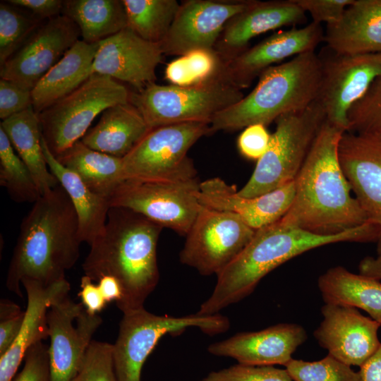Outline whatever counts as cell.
Masks as SVG:
<instances>
[{
    "label": "cell",
    "mask_w": 381,
    "mask_h": 381,
    "mask_svg": "<svg viewBox=\"0 0 381 381\" xmlns=\"http://www.w3.org/2000/svg\"><path fill=\"white\" fill-rule=\"evenodd\" d=\"M378 236V228L370 222L334 235L313 234L281 220L260 228L241 253L217 275L211 295L197 313L218 314L241 301L269 272L306 251L339 242L377 241Z\"/></svg>",
    "instance_id": "cell-4"
},
{
    "label": "cell",
    "mask_w": 381,
    "mask_h": 381,
    "mask_svg": "<svg viewBox=\"0 0 381 381\" xmlns=\"http://www.w3.org/2000/svg\"><path fill=\"white\" fill-rule=\"evenodd\" d=\"M285 369L294 381H359L358 372L329 353L315 361L292 358Z\"/></svg>",
    "instance_id": "cell-36"
},
{
    "label": "cell",
    "mask_w": 381,
    "mask_h": 381,
    "mask_svg": "<svg viewBox=\"0 0 381 381\" xmlns=\"http://www.w3.org/2000/svg\"><path fill=\"white\" fill-rule=\"evenodd\" d=\"M349 132L371 135L381 140V77L348 112Z\"/></svg>",
    "instance_id": "cell-38"
},
{
    "label": "cell",
    "mask_w": 381,
    "mask_h": 381,
    "mask_svg": "<svg viewBox=\"0 0 381 381\" xmlns=\"http://www.w3.org/2000/svg\"><path fill=\"white\" fill-rule=\"evenodd\" d=\"M198 179L164 182L125 180L109 199L111 207L131 210L186 236L202 207Z\"/></svg>",
    "instance_id": "cell-11"
},
{
    "label": "cell",
    "mask_w": 381,
    "mask_h": 381,
    "mask_svg": "<svg viewBox=\"0 0 381 381\" xmlns=\"http://www.w3.org/2000/svg\"><path fill=\"white\" fill-rule=\"evenodd\" d=\"M223 64L214 49H195L169 63L164 76L174 85H199L219 78Z\"/></svg>",
    "instance_id": "cell-34"
},
{
    "label": "cell",
    "mask_w": 381,
    "mask_h": 381,
    "mask_svg": "<svg viewBox=\"0 0 381 381\" xmlns=\"http://www.w3.org/2000/svg\"><path fill=\"white\" fill-rule=\"evenodd\" d=\"M338 153L344 174L368 222L379 229L377 252L381 256V140L345 131Z\"/></svg>",
    "instance_id": "cell-19"
},
{
    "label": "cell",
    "mask_w": 381,
    "mask_h": 381,
    "mask_svg": "<svg viewBox=\"0 0 381 381\" xmlns=\"http://www.w3.org/2000/svg\"><path fill=\"white\" fill-rule=\"evenodd\" d=\"M318 55L321 78L315 101L329 122L347 131L349 109L381 77V54H340L327 46Z\"/></svg>",
    "instance_id": "cell-13"
},
{
    "label": "cell",
    "mask_w": 381,
    "mask_h": 381,
    "mask_svg": "<svg viewBox=\"0 0 381 381\" xmlns=\"http://www.w3.org/2000/svg\"><path fill=\"white\" fill-rule=\"evenodd\" d=\"M253 0H187L159 43L163 54L182 56L195 49H214L226 24Z\"/></svg>",
    "instance_id": "cell-15"
},
{
    "label": "cell",
    "mask_w": 381,
    "mask_h": 381,
    "mask_svg": "<svg viewBox=\"0 0 381 381\" xmlns=\"http://www.w3.org/2000/svg\"><path fill=\"white\" fill-rule=\"evenodd\" d=\"M188 327H198L207 334L215 335L227 331L230 321L219 313L174 317L155 315L145 308L124 313L113 344L117 381H140L144 363L159 341L167 334H179Z\"/></svg>",
    "instance_id": "cell-8"
},
{
    "label": "cell",
    "mask_w": 381,
    "mask_h": 381,
    "mask_svg": "<svg viewBox=\"0 0 381 381\" xmlns=\"http://www.w3.org/2000/svg\"><path fill=\"white\" fill-rule=\"evenodd\" d=\"M131 92L107 75H91L74 91L38 114L42 136L56 157L89 130L93 120L109 107L129 102Z\"/></svg>",
    "instance_id": "cell-9"
},
{
    "label": "cell",
    "mask_w": 381,
    "mask_h": 381,
    "mask_svg": "<svg viewBox=\"0 0 381 381\" xmlns=\"http://www.w3.org/2000/svg\"><path fill=\"white\" fill-rule=\"evenodd\" d=\"M42 147L50 171L66 190L75 210L80 240L90 246L104 228L111 207L109 199L90 190L75 173L64 167L50 152L42 136Z\"/></svg>",
    "instance_id": "cell-28"
},
{
    "label": "cell",
    "mask_w": 381,
    "mask_h": 381,
    "mask_svg": "<svg viewBox=\"0 0 381 381\" xmlns=\"http://www.w3.org/2000/svg\"><path fill=\"white\" fill-rule=\"evenodd\" d=\"M98 44L78 40L39 80L32 90L36 113L74 91L92 75Z\"/></svg>",
    "instance_id": "cell-27"
},
{
    "label": "cell",
    "mask_w": 381,
    "mask_h": 381,
    "mask_svg": "<svg viewBox=\"0 0 381 381\" xmlns=\"http://www.w3.org/2000/svg\"><path fill=\"white\" fill-rule=\"evenodd\" d=\"M306 13H309L313 22L327 25L339 22L345 9L354 0H294Z\"/></svg>",
    "instance_id": "cell-44"
},
{
    "label": "cell",
    "mask_w": 381,
    "mask_h": 381,
    "mask_svg": "<svg viewBox=\"0 0 381 381\" xmlns=\"http://www.w3.org/2000/svg\"><path fill=\"white\" fill-rule=\"evenodd\" d=\"M162 55L159 43L143 39L127 27L99 42L91 73L128 83L139 92L155 83Z\"/></svg>",
    "instance_id": "cell-18"
},
{
    "label": "cell",
    "mask_w": 381,
    "mask_h": 381,
    "mask_svg": "<svg viewBox=\"0 0 381 381\" xmlns=\"http://www.w3.org/2000/svg\"><path fill=\"white\" fill-rule=\"evenodd\" d=\"M25 317V311L10 300L0 302V356L11 347L18 336Z\"/></svg>",
    "instance_id": "cell-43"
},
{
    "label": "cell",
    "mask_w": 381,
    "mask_h": 381,
    "mask_svg": "<svg viewBox=\"0 0 381 381\" xmlns=\"http://www.w3.org/2000/svg\"><path fill=\"white\" fill-rule=\"evenodd\" d=\"M0 127L31 172L41 195L59 185L46 162L40 119L32 106L3 120Z\"/></svg>",
    "instance_id": "cell-30"
},
{
    "label": "cell",
    "mask_w": 381,
    "mask_h": 381,
    "mask_svg": "<svg viewBox=\"0 0 381 381\" xmlns=\"http://www.w3.org/2000/svg\"><path fill=\"white\" fill-rule=\"evenodd\" d=\"M81 303L85 310L90 315H96L101 312L107 305L98 284L86 275L81 277L80 291L78 293Z\"/></svg>",
    "instance_id": "cell-46"
},
{
    "label": "cell",
    "mask_w": 381,
    "mask_h": 381,
    "mask_svg": "<svg viewBox=\"0 0 381 381\" xmlns=\"http://www.w3.org/2000/svg\"><path fill=\"white\" fill-rule=\"evenodd\" d=\"M128 27L143 39L160 43L166 37L180 3L176 0H122Z\"/></svg>",
    "instance_id": "cell-33"
},
{
    "label": "cell",
    "mask_w": 381,
    "mask_h": 381,
    "mask_svg": "<svg viewBox=\"0 0 381 381\" xmlns=\"http://www.w3.org/2000/svg\"><path fill=\"white\" fill-rule=\"evenodd\" d=\"M37 20L10 4H0V65L4 64L36 29Z\"/></svg>",
    "instance_id": "cell-37"
},
{
    "label": "cell",
    "mask_w": 381,
    "mask_h": 381,
    "mask_svg": "<svg viewBox=\"0 0 381 381\" xmlns=\"http://www.w3.org/2000/svg\"><path fill=\"white\" fill-rule=\"evenodd\" d=\"M113 348L111 344L92 340L71 381H117Z\"/></svg>",
    "instance_id": "cell-39"
},
{
    "label": "cell",
    "mask_w": 381,
    "mask_h": 381,
    "mask_svg": "<svg viewBox=\"0 0 381 381\" xmlns=\"http://www.w3.org/2000/svg\"><path fill=\"white\" fill-rule=\"evenodd\" d=\"M7 2L30 10L39 18L48 20L61 15L64 7V1L61 0H9Z\"/></svg>",
    "instance_id": "cell-47"
},
{
    "label": "cell",
    "mask_w": 381,
    "mask_h": 381,
    "mask_svg": "<svg viewBox=\"0 0 381 381\" xmlns=\"http://www.w3.org/2000/svg\"><path fill=\"white\" fill-rule=\"evenodd\" d=\"M78 27L61 14L37 28L1 66V78L32 90L78 41Z\"/></svg>",
    "instance_id": "cell-16"
},
{
    "label": "cell",
    "mask_w": 381,
    "mask_h": 381,
    "mask_svg": "<svg viewBox=\"0 0 381 381\" xmlns=\"http://www.w3.org/2000/svg\"><path fill=\"white\" fill-rule=\"evenodd\" d=\"M313 334L320 346L340 361L360 367L379 347L381 324L357 308L325 303Z\"/></svg>",
    "instance_id": "cell-20"
},
{
    "label": "cell",
    "mask_w": 381,
    "mask_h": 381,
    "mask_svg": "<svg viewBox=\"0 0 381 381\" xmlns=\"http://www.w3.org/2000/svg\"><path fill=\"white\" fill-rule=\"evenodd\" d=\"M62 14L78 27L84 42L96 44L128 27L122 0L64 1Z\"/></svg>",
    "instance_id": "cell-32"
},
{
    "label": "cell",
    "mask_w": 381,
    "mask_h": 381,
    "mask_svg": "<svg viewBox=\"0 0 381 381\" xmlns=\"http://www.w3.org/2000/svg\"><path fill=\"white\" fill-rule=\"evenodd\" d=\"M360 274L375 278L381 281V256H368L359 263Z\"/></svg>",
    "instance_id": "cell-50"
},
{
    "label": "cell",
    "mask_w": 381,
    "mask_h": 381,
    "mask_svg": "<svg viewBox=\"0 0 381 381\" xmlns=\"http://www.w3.org/2000/svg\"><path fill=\"white\" fill-rule=\"evenodd\" d=\"M27 295V307L23 322L16 341L0 356V381H12L28 349L49 337L47 314L57 300L68 295L69 282L62 281L45 286L33 280L21 282Z\"/></svg>",
    "instance_id": "cell-24"
},
{
    "label": "cell",
    "mask_w": 381,
    "mask_h": 381,
    "mask_svg": "<svg viewBox=\"0 0 381 381\" xmlns=\"http://www.w3.org/2000/svg\"><path fill=\"white\" fill-rule=\"evenodd\" d=\"M323 41L340 54H381V0H354L339 22L327 25Z\"/></svg>",
    "instance_id": "cell-25"
},
{
    "label": "cell",
    "mask_w": 381,
    "mask_h": 381,
    "mask_svg": "<svg viewBox=\"0 0 381 381\" xmlns=\"http://www.w3.org/2000/svg\"><path fill=\"white\" fill-rule=\"evenodd\" d=\"M307 339L306 329L294 323H279L256 332H239L209 345L217 356L230 357L250 365L285 366L297 348Z\"/></svg>",
    "instance_id": "cell-21"
},
{
    "label": "cell",
    "mask_w": 381,
    "mask_h": 381,
    "mask_svg": "<svg viewBox=\"0 0 381 381\" xmlns=\"http://www.w3.org/2000/svg\"><path fill=\"white\" fill-rule=\"evenodd\" d=\"M318 285L325 303L361 309L381 324V281L337 266L321 274Z\"/></svg>",
    "instance_id": "cell-29"
},
{
    "label": "cell",
    "mask_w": 381,
    "mask_h": 381,
    "mask_svg": "<svg viewBox=\"0 0 381 381\" xmlns=\"http://www.w3.org/2000/svg\"><path fill=\"white\" fill-rule=\"evenodd\" d=\"M271 134L265 125L255 123L244 128L237 140L241 155L249 159L258 160L267 151Z\"/></svg>",
    "instance_id": "cell-45"
},
{
    "label": "cell",
    "mask_w": 381,
    "mask_h": 381,
    "mask_svg": "<svg viewBox=\"0 0 381 381\" xmlns=\"http://www.w3.org/2000/svg\"><path fill=\"white\" fill-rule=\"evenodd\" d=\"M325 120L317 101L304 109L279 116L267 151L238 194L253 198L294 181Z\"/></svg>",
    "instance_id": "cell-6"
},
{
    "label": "cell",
    "mask_w": 381,
    "mask_h": 381,
    "mask_svg": "<svg viewBox=\"0 0 381 381\" xmlns=\"http://www.w3.org/2000/svg\"><path fill=\"white\" fill-rule=\"evenodd\" d=\"M359 368V381H381V344Z\"/></svg>",
    "instance_id": "cell-48"
},
{
    "label": "cell",
    "mask_w": 381,
    "mask_h": 381,
    "mask_svg": "<svg viewBox=\"0 0 381 381\" xmlns=\"http://www.w3.org/2000/svg\"><path fill=\"white\" fill-rule=\"evenodd\" d=\"M200 381H294L286 369L238 363L212 371Z\"/></svg>",
    "instance_id": "cell-40"
},
{
    "label": "cell",
    "mask_w": 381,
    "mask_h": 381,
    "mask_svg": "<svg viewBox=\"0 0 381 381\" xmlns=\"http://www.w3.org/2000/svg\"><path fill=\"white\" fill-rule=\"evenodd\" d=\"M47 322L51 381H71L102 319L98 314H89L81 303L67 295L50 306Z\"/></svg>",
    "instance_id": "cell-14"
},
{
    "label": "cell",
    "mask_w": 381,
    "mask_h": 381,
    "mask_svg": "<svg viewBox=\"0 0 381 381\" xmlns=\"http://www.w3.org/2000/svg\"><path fill=\"white\" fill-rule=\"evenodd\" d=\"M211 133L210 123L188 122L156 128L122 158L125 180L172 182L196 178L187 154L201 137Z\"/></svg>",
    "instance_id": "cell-10"
},
{
    "label": "cell",
    "mask_w": 381,
    "mask_h": 381,
    "mask_svg": "<svg viewBox=\"0 0 381 381\" xmlns=\"http://www.w3.org/2000/svg\"><path fill=\"white\" fill-rule=\"evenodd\" d=\"M98 286L105 299L108 303L120 301L123 296V291L119 282L114 277L104 276L98 280Z\"/></svg>",
    "instance_id": "cell-49"
},
{
    "label": "cell",
    "mask_w": 381,
    "mask_h": 381,
    "mask_svg": "<svg viewBox=\"0 0 381 381\" xmlns=\"http://www.w3.org/2000/svg\"><path fill=\"white\" fill-rule=\"evenodd\" d=\"M32 106V90L17 83L0 80V118L5 120Z\"/></svg>",
    "instance_id": "cell-42"
},
{
    "label": "cell",
    "mask_w": 381,
    "mask_h": 381,
    "mask_svg": "<svg viewBox=\"0 0 381 381\" xmlns=\"http://www.w3.org/2000/svg\"><path fill=\"white\" fill-rule=\"evenodd\" d=\"M306 13L294 0H253L247 9L226 24L214 50L226 62L246 50L250 40L260 34L306 23Z\"/></svg>",
    "instance_id": "cell-23"
},
{
    "label": "cell",
    "mask_w": 381,
    "mask_h": 381,
    "mask_svg": "<svg viewBox=\"0 0 381 381\" xmlns=\"http://www.w3.org/2000/svg\"><path fill=\"white\" fill-rule=\"evenodd\" d=\"M320 78V61L314 51L269 67L247 96L212 119L211 133L255 123L266 126L283 114L306 109L317 99Z\"/></svg>",
    "instance_id": "cell-5"
},
{
    "label": "cell",
    "mask_w": 381,
    "mask_h": 381,
    "mask_svg": "<svg viewBox=\"0 0 381 381\" xmlns=\"http://www.w3.org/2000/svg\"><path fill=\"white\" fill-rule=\"evenodd\" d=\"M56 158L90 190L109 199L125 181L122 159L92 150L81 140Z\"/></svg>",
    "instance_id": "cell-31"
},
{
    "label": "cell",
    "mask_w": 381,
    "mask_h": 381,
    "mask_svg": "<svg viewBox=\"0 0 381 381\" xmlns=\"http://www.w3.org/2000/svg\"><path fill=\"white\" fill-rule=\"evenodd\" d=\"M0 184L16 202L35 203L41 196L28 167L16 154L4 130L0 127Z\"/></svg>",
    "instance_id": "cell-35"
},
{
    "label": "cell",
    "mask_w": 381,
    "mask_h": 381,
    "mask_svg": "<svg viewBox=\"0 0 381 381\" xmlns=\"http://www.w3.org/2000/svg\"><path fill=\"white\" fill-rule=\"evenodd\" d=\"M78 219L60 185L43 193L23 218L8 268L7 289L23 297L24 279L48 286L65 279L78 260Z\"/></svg>",
    "instance_id": "cell-2"
},
{
    "label": "cell",
    "mask_w": 381,
    "mask_h": 381,
    "mask_svg": "<svg viewBox=\"0 0 381 381\" xmlns=\"http://www.w3.org/2000/svg\"><path fill=\"white\" fill-rule=\"evenodd\" d=\"M23 361L22 370L12 381H51L49 346L42 341L30 347Z\"/></svg>",
    "instance_id": "cell-41"
},
{
    "label": "cell",
    "mask_w": 381,
    "mask_h": 381,
    "mask_svg": "<svg viewBox=\"0 0 381 381\" xmlns=\"http://www.w3.org/2000/svg\"><path fill=\"white\" fill-rule=\"evenodd\" d=\"M150 130L138 109L128 102L106 109L80 140L92 150L122 159Z\"/></svg>",
    "instance_id": "cell-26"
},
{
    "label": "cell",
    "mask_w": 381,
    "mask_h": 381,
    "mask_svg": "<svg viewBox=\"0 0 381 381\" xmlns=\"http://www.w3.org/2000/svg\"><path fill=\"white\" fill-rule=\"evenodd\" d=\"M323 40L321 25L313 21L301 28L275 32L224 62L219 78L239 90L248 87L269 67L290 56L313 52Z\"/></svg>",
    "instance_id": "cell-17"
},
{
    "label": "cell",
    "mask_w": 381,
    "mask_h": 381,
    "mask_svg": "<svg viewBox=\"0 0 381 381\" xmlns=\"http://www.w3.org/2000/svg\"><path fill=\"white\" fill-rule=\"evenodd\" d=\"M243 97L241 90L217 78L186 87L155 83L141 91L131 93L129 102L152 130L182 123H210L217 113Z\"/></svg>",
    "instance_id": "cell-7"
},
{
    "label": "cell",
    "mask_w": 381,
    "mask_h": 381,
    "mask_svg": "<svg viewBox=\"0 0 381 381\" xmlns=\"http://www.w3.org/2000/svg\"><path fill=\"white\" fill-rule=\"evenodd\" d=\"M344 130L327 119L320 128L295 179L292 205L283 223L319 235H334L368 222L339 158Z\"/></svg>",
    "instance_id": "cell-1"
},
{
    "label": "cell",
    "mask_w": 381,
    "mask_h": 381,
    "mask_svg": "<svg viewBox=\"0 0 381 381\" xmlns=\"http://www.w3.org/2000/svg\"><path fill=\"white\" fill-rule=\"evenodd\" d=\"M162 227L131 210L111 207L104 228L90 245L82 268L93 282L115 277L123 296L116 303L127 313L144 308L159 272L157 248Z\"/></svg>",
    "instance_id": "cell-3"
},
{
    "label": "cell",
    "mask_w": 381,
    "mask_h": 381,
    "mask_svg": "<svg viewBox=\"0 0 381 381\" xmlns=\"http://www.w3.org/2000/svg\"><path fill=\"white\" fill-rule=\"evenodd\" d=\"M234 186L220 178L200 184L198 199L203 206L237 214L254 230L280 220L291 207L296 193L295 180L265 194L244 198Z\"/></svg>",
    "instance_id": "cell-22"
},
{
    "label": "cell",
    "mask_w": 381,
    "mask_h": 381,
    "mask_svg": "<svg viewBox=\"0 0 381 381\" xmlns=\"http://www.w3.org/2000/svg\"><path fill=\"white\" fill-rule=\"evenodd\" d=\"M255 232L237 214L202 205L186 235L180 261L202 275L217 276L241 253Z\"/></svg>",
    "instance_id": "cell-12"
}]
</instances>
